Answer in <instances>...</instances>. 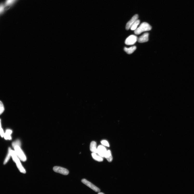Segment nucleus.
I'll return each instance as SVG.
<instances>
[{
  "mask_svg": "<svg viewBox=\"0 0 194 194\" xmlns=\"http://www.w3.org/2000/svg\"><path fill=\"white\" fill-rule=\"evenodd\" d=\"M21 143L20 140L17 139L12 142V146L13 148H14L16 146H18L21 147Z\"/></svg>",
  "mask_w": 194,
  "mask_h": 194,
  "instance_id": "obj_17",
  "label": "nucleus"
},
{
  "mask_svg": "<svg viewBox=\"0 0 194 194\" xmlns=\"http://www.w3.org/2000/svg\"><path fill=\"white\" fill-rule=\"evenodd\" d=\"M11 148H9L8 149V154H7L4 162V165L6 164L10 160V157H11Z\"/></svg>",
  "mask_w": 194,
  "mask_h": 194,
  "instance_id": "obj_15",
  "label": "nucleus"
},
{
  "mask_svg": "<svg viewBox=\"0 0 194 194\" xmlns=\"http://www.w3.org/2000/svg\"><path fill=\"white\" fill-rule=\"evenodd\" d=\"M152 28L151 26L149 24L144 22L135 30L134 33L136 35H139L143 32L150 31L152 29Z\"/></svg>",
  "mask_w": 194,
  "mask_h": 194,
  "instance_id": "obj_2",
  "label": "nucleus"
},
{
  "mask_svg": "<svg viewBox=\"0 0 194 194\" xmlns=\"http://www.w3.org/2000/svg\"><path fill=\"white\" fill-rule=\"evenodd\" d=\"M4 133L3 128H2L1 120L0 119V135L2 138L3 137Z\"/></svg>",
  "mask_w": 194,
  "mask_h": 194,
  "instance_id": "obj_19",
  "label": "nucleus"
},
{
  "mask_svg": "<svg viewBox=\"0 0 194 194\" xmlns=\"http://www.w3.org/2000/svg\"><path fill=\"white\" fill-rule=\"evenodd\" d=\"M136 49V47L134 46L129 48L125 47L124 49V51L128 54H131L134 52Z\"/></svg>",
  "mask_w": 194,
  "mask_h": 194,
  "instance_id": "obj_13",
  "label": "nucleus"
},
{
  "mask_svg": "<svg viewBox=\"0 0 194 194\" xmlns=\"http://www.w3.org/2000/svg\"><path fill=\"white\" fill-rule=\"evenodd\" d=\"M91 155L93 158L96 160L100 162L103 161V157L100 156H98L96 153H92L91 154Z\"/></svg>",
  "mask_w": 194,
  "mask_h": 194,
  "instance_id": "obj_14",
  "label": "nucleus"
},
{
  "mask_svg": "<svg viewBox=\"0 0 194 194\" xmlns=\"http://www.w3.org/2000/svg\"><path fill=\"white\" fill-rule=\"evenodd\" d=\"M138 15L137 14H136L132 18L130 21L128 22L126 26V30H128L130 28L136 20H138Z\"/></svg>",
  "mask_w": 194,
  "mask_h": 194,
  "instance_id": "obj_7",
  "label": "nucleus"
},
{
  "mask_svg": "<svg viewBox=\"0 0 194 194\" xmlns=\"http://www.w3.org/2000/svg\"><path fill=\"white\" fill-rule=\"evenodd\" d=\"M107 151L105 148L102 145H99L97 148V153L102 157H104Z\"/></svg>",
  "mask_w": 194,
  "mask_h": 194,
  "instance_id": "obj_8",
  "label": "nucleus"
},
{
  "mask_svg": "<svg viewBox=\"0 0 194 194\" xmlns=\"http://www.w3.org/2000/svg\"><path fill=\"white\" fill-rule=\"evenodd\" d=\"M149 35L148 33L144 34L138 39V42L142 43L148 42L149 40Z\"/></svg>",
  "mask_w": 194,
  "mask_h": 194,
  "instance_id": "obj_9",
  "label": "nucleus"
},
{
  "mask_svg": "<svg viewBox=\"0 0 194 194\" xmlns=\"http://www.w3.org/2000/svg\"><path fill=\"white\" fill-rule=\"evenodd\" d=\"M97 143L95 141L92 142L90 146V150L92 153H97Z\"/></svg>",
  "mask_w": 194,
  "mask_h": 194,
  "instance_id": "obj_11",
  "label": "nucleus"
},
{
  "mask_svg": "<svg viewBox=\"0 0 194 194\" xmlns=\"http://www.w3.org/2000/svg\"><path fill=\"white\" fill-rule=\"evenodd\" d=\"M4 111V105L2 102L0 101V115Z\"/></svg>",
  "mask_w": 194,
  "mask_h": 194,
  "instance_id": "obj_18",
  "label": "nucleus"
},
{
  "mask_svg": "<svg viewBox=\"0 0 194 194\" xmlns=\"http://www.w3.org/2000/svg\"><path fill=\"white\" fill-rule=\"evenodd\" d=\"M53 171L57 173H59L64 175H67L69 173V171L67 169L64 168L55 166L53 167Z\"/></svg>",
  "mask_w": 194,
  "mask_h": 194,
  "instance_id": "obj_6",
  "label": "nucleus"
},
{
  "mask_svg": "<svg viewBox=\"0 0 194 194\" xmlns=\"http://www.w3.org/2000/svg\"><path fill=\"white\" fill-rule=\"evenodd\" d=\"M14 151L19 159L23 162L26 160V158L23 151L20 147L17 146L14 148Z\"/></svg>",
  "mask_w": 194,
  "mask_h": 194,
  "instance_id": "obj_3",
  "label": "nucleus"
},
{
  "mask_svg": "<svg viewBox=\"0 0 194 194\" xmlns=\"http://www.w3.org/2000/svg\"><path fill=\"white\" fill-rule=\"evenodd\" d=\"M12 133V131L10 129H7L4 133V137L6 140H11L12 139L11 135Z\"/></svg>",
  "mask_w": 194,
  "mask_h": 194,
  "instance_id": "obj_10",
  "label": "nucleus"
},
{
  "mask_svg": "<svg viewBox=\"0 0 194 194\" xmlns=\"http://www.w3.org/2000/svg\"><path fill=\"white\" fill-rule=\"evenodd\" d=\"M140 23V21L139 20H136L131 27V30L132 31L135 30L137 28V27Z\"/></svg>",
  "mask_w": 194,
  "mask_h": 194,
  "instance_id": "obj_16",
  "label": "nucleus"
},
{
  "mask_svg": "<svg viewBox=\"0 0 194 194\" xmlns=\"http://www.w3.org/2000/svg\"><path fill=\"white\" fill-rule=\"evenodd\" d=\"M101 143L103 145L105 146L108 147L110 146V145L108 142L106 140H102L101 141Z\"/></svg>",
  "mask_w": 194,
  "mask_h": 194,
  "instance_id": "obj_20",
  "label": "nucleus"
},
{
  "mask_svg": "<svg viewBox=\"0 0 194 194\" xmlns=\"http://www.w3.org/2000/svg\"><path fill=\"white\" fill-rule=\"evenodd\" d=\"M82 182L93 190L97 192H100V190L95 185L85 179H83L81 180Z\"/></svg>",
  "mask_w": 194,
  "mask_h": 194,
  "instance_id": "obj_5",
  "label": "nucleus"
},
{
  "mask_svg": "<svg viewBox=\"0 0 194 194\" xmlns=\"http://www.w3.org/2000/svg\"><path fill=\"white\" fill-rule=\"evenodd\" d=\"M107 161L109 162H111L112 161L113 158L112 155L111 153L110 150H107L106 154L104 156Z\"/></svg>",
  "mask_w": 194,
  "mask_h": 194,
  "instance_id": "obj_12",
  "label": "nucleus"
},
{
  "mask_svg": "<svg viewBox=\"0 0 194 194\" xmlns=\"http://www.w3.org/2000/svg\"><path fill=\"white\" fill-rule=\"evenodd\" d=\"M138 38L136 36L131 35L129 36L126 39L125 41V44L127 45H132L137 41Z\"/></svg>",
  "mask_w": 194,
  "mask_h": 194,
  "instance_id": "obj_4",
  "label": "nucleus"
},
{
  "mask_svg": "<svg viewBox=\"0 0 194 194\" xmlns=\"http://www.w3.org/2000/svg\"><path fill=\"white\" fill-rule=\"evenodd\" d=\"M11 156L13 161L16 164L17 167L21 173L25 174L26 173L25 169L21 163L20 160L17 156L15 151L11 150Z\"/></svg>",
  "mask_w": 194,
  "mask_h": 194,
  "instance_id": "obj_1",
  "label": "nucleus"
},
{
  "mask_svg": "<svg viewBox=\"0 0 194 194\" xmlns=\"http://www.w3.org/2000/svg\"><path fill=\"white\" fill-rule=\"evenodd\" d=\"M14 0H8L7 1L6 4L9 5L12 3Z\"/></svg>",
  "mask_w": 194,
  "mask_h": 194,
  "instance_id": "obj_21",
  "label": "nucleus"
},
{
  "mask_svg": "<svg viewBox=\"0 0 194 194\" xmlns=\"http://www.w3.org/2000/svg\"><path fill=\"white\" fill-rule=\"evenodd\" d=\"M98 194H105L103 192H99V193H98Z\"/></svg>",
  "mask_w": 194,
  "mask_h": 194,
  "instance_id": "obj_22",
  "label": "nucleus"
}]
</instances>
